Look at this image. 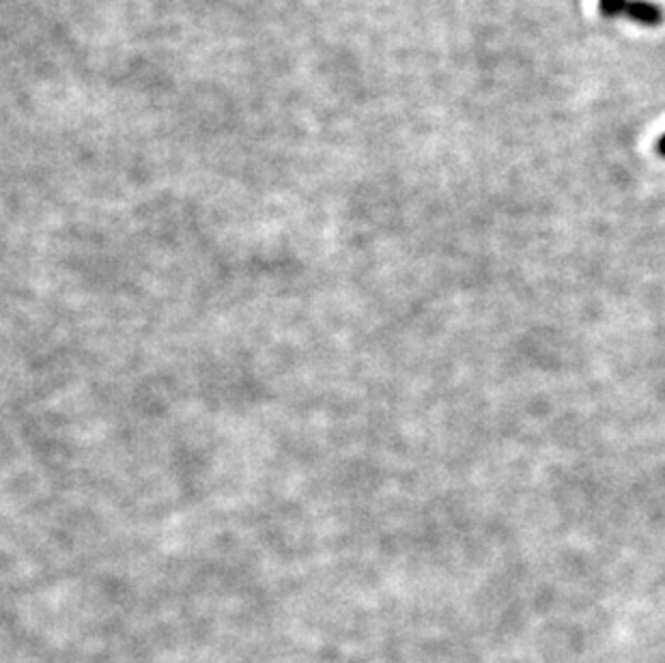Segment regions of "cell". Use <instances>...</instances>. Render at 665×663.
I'll return each mask as SVG.
<instances>
[{"mask_svg":"<svg viewBox=\"0 0 665 663\" xmlns=\"http://www.w3.org/2000/svg\"><path fill=\"white\" fill-rule=\"evenodd\" d=\"M599 13L603 18H629L642 26H661L665 11L650 0H599Z\"/></svg>","mask_w":665,"mask_h":663,"instance_id":"cell-1","label":"cell"},{"mask_svg":"<svg viewBox=\"0 0 665 663\" xmlns=\"http://www.w3.org/2000/svg\"><path fill=\"white\" fill-rule=\"evenodd\" d=\"M657 153L661 155V158H665V134L657 140Z\"/></svg>","mask_w":665,"mask_h":663,"instance_id":"cell-2","label":"cell"}]
</instances>
